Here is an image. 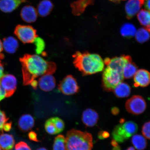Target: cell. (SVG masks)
Returning <instances> with one entry per match:
<instances>
[{"instance_id":"6da1fadb","label":"cell","mask_w":150,"mask_h":150,"mask_svg":"<svg viewBox=\"0 0 150 150\" xmlns=\"http://www.w3.org/2000/svg\"><path fill=\"white\" fill-rule=\"evenodd\" d=\"M20 60L24 86L30 85L33 81L43 75L53 74L56 69L55 63L47 61L37 55L25 54Z\"/></svg>"},{"instance_id":"7a4b0ae2","label":"cell","mask_w":150,"mask_h":150,"mask_svg":"<svg viewBox=\"0 0 150 150\" xmlns=\"http://www.w3.org/2000/svg\"><path fill=\"white\" fill-rule=\"evenodd\" d=\"M73 57L75 67L83 75L94 74L104 70V61L98 54L77 52Z\"/></svg>"},{"instance_id":"3957f363","label":"cell","mask_w":150,"mask_h":150,"mask_svg":"<svg viewBox=\"0 0 150 150\" xmlns=\"http://www.w3.org/2000/svg\"><path fill=\"white\" fill-rule=\"evenodd\" d=\"M92 135L87 132L72 129L65 138L66 150H92Z\"/></svg>"},{"instance_id":"277c9868","label":"cell","mask_w":150,"mask_h":150,"mask_svg":"<svg viewBox=\"0 0 150 150\" xmlns=\"http://www.w3.org/2000/svg\"><path fill=\"white\" fill-rule=\"evenodd\" d=\"M123 79L122 71L107 66L103 74V89L108 92L113 91Z\"/></svg>"},{"instance_id":"5b68a950","label":"cell","mask_w":150,"mask_h":150,"mask_svg":"<svg viewBox=\"0 0 150 150\" xmlns=\"http://www.w3.org/2000/svg\"><path fill=\"white\" fill-rule=\"evenodd\" d=\"M125 108L129 113L139 115L145 111L147 108L146 102L143 97L139 95L133 96L125 103Z\"/></svg>"},{"instance_id":"8992f818","label":"cell","mask_w":150,"mask_h":150,"mask_svg":"<svg viewBox=\"0 0 150 150\" xmlns=\"http://www.w3.org/2000/svg\"><path fill=\"white\" fill-rule=\"evenodd\" d=\"M14 33L24 44L33 42L38 37L36 30L30 25H18L15 28Z\"/></svg>"},{"instance_id":"52a82bcc","label":"cell","mask_w":150,"mask_h":150,"mask_svg":"<svg viewBox=\"0 0 150 150\" xmlns=\"http://www.w3.org/2000/svg\"><path fill=\"white\" fill-rule=\"evenodd\" d=\"M59 89L63 94L70 96L79 91V87L76 79L71 75L65 77L60 82Z\"/></svg>"},{"instance_id":"ba28073f","label":"cell","mask_w":150,"mask_h":150,"mask_svg":"<svg viewBox=\"0 0 150 150\" xmlns=\"http://www.w3.org/2000/svg\"><path fill=\"white\" fill-rule=\"evenodd\" d=\"M17 81L15 76L11 74L4 75L0 79V85L4 90L6 97H10L16 91Z\"/></svg>"},{"instance_id":"9c48e42d","label":"cell","mask_w":150,"mask_h":150,"mask_svg":"<svg viewBox=\"0 0 150 150\" xmlns=\"http://www.w3.org/2000/svg\"><path fill=\"white\" fill-rule=\"evenodd\" d=\"M99 115L95 110L87 108L82 113V120L84 125L87 127L95 126L98 122Z\"/></svg>"},{"instance_id":"30bf717a","label":"cell","mask_w":150,"mask_h":150,"mask_svg":"<svg viewBox=\"0 0 150 150\" xmlns=\"http://www.w3.org/2000/svg\"><path fill=\"white\" fill-rule=\"evenodd\" d=\"M135 87H145L150 84V73L145 69H140L137 71L134 76Z\"/></svg>"},{"instance_id":"8fae6325","label":"cell","mask_w":150,"mask_h":150,"mask_svg":"<svg viewBox=\"0 0 150 150\" xmlns=\"http://www.w3.org/2000/svg\"><path fill=\"white\" fill-rule=\"evenodd\" d=\"M38 84L40 89L45 92H50L55 88L56 81L52 74H45L40 77Z\"/></svg>"},{"instance_id":"7c38bea8","label":"cell","mask_w":150,"mask_h":150,"mask_svg":"<svg viewBox=\"0 0 150 150\" xmlns=\"http://www.w3.org/2000/svg\"><path fill=\"white\" fill-rule=\"evenodd\" d=\"M144 0H129L125 5L127 18H132L137 13L144 4Z\"/></svg>"},{"instance_id":"4fadbf2b","label":"cell","mask_w":150,"mask_h":150,"mask_svg":"<svg viewBox=\"0 0 150 150\" xmlns=\"http://www.w3.org/2000/svg\"><path fill=\"white\" fill-rule=\"evenodd\" d=\"M20 16L22 20L28 23H32L37 20L38 14L37 9L31 5H27L21 9Z\"/></svg>"},{"instance_id":"5bb4252c","label":"cell","mask_w":150,"mask_h":150,"mask_svg":"<svg viewBox=\"0 0 150 150\" xmlns=\"http://www.w3.org/2000/svg\"><path fill=\"white\" fill-rule=\"evenodd\" d=\"M95 0H77L71 5L72 13L75 16H79L83 13L88 6L92 5Z\"/></svg>"},{"instance_id":"9a60e30c","label":"cell","mask_w":150,"mask_h":150,"mask_svg":"<svg viewBox=\"0 0 150 150\" xmlns=\"http://www.w3.org/2000/svg\"><path fill=\"white\" fill-rule=\"evenodd\" d=\"M27 1V0H0V10L5 13L12 12L22 3Z\"/></svg>"},{"instance_id":"2e32d148","label":"cell","mask_w":150,"mask_h":150,"mask_svg":"<svg viewBox=\"0 0 150 150\" xmlns=\"http://www.w3.org/2000/svg\"><path fill=\"white\" fill-rule=\"evenodd\" d=\"M112 134L113 139L120 143L125 142L131 137L125 130L123 124L116 125L112 131Z\"/></svg>"},{"instance_id":"e0dca14e","label":"cell","mask_w":150,"mask_h":150,"mask_svg":"<svg viewBox=\"0 0 150 150\" xmlns=\"http://www.w3.org/2000/svg\"><path fill=\"white\" fill-rule=\"evenodd\" d=\"M35 123V120L33 116L29 114H24L19 119L18 126L22 131L27 132L33 129Z\"/></svg>"},{"instance_id":"ac0fdd59","label":"cell","mask_w":150,"mask_h":150,"mask_svg":"<svg viewBox=\"0 0 150 150\" xmlns=\"http://www.w3.org/2000/svg\"><path fill=\"white\" fill-rule=\"evenodd\" d=\"M53 7V4L50 0H42L39 3L36 9L39 16L45 17L51 13Z\"/></svg>"},{"instance_id":"d6986e66","label":"cell","mask_w":150,"mask_h":150,"mask_svg":"<svg viewBox=\"0 0 150 150\" xmlns=\"http://www.w3.org/2000/svg\"><path fill=\"white\" fill-rule=\"evenodd\" d=\"M112 91L117 98H126L130 95L131 88L128 84L122 81L116 86Z\"/></svg>"},{"instance_id":"ffe728a7","label":"cell","mask_w":150,"mask_h":150,"mask_svg":"<svg viewBox=\"0 0 150 150\" xmlns=\"http://www.w3.org/2000/svg\"><path fill=\"white\" fill-rule=\"evenodd\" d=\"M15 141L13 137L9 134L0 135V147L3 150H11L14 147Z\"/></svg>"},{"instance_id":"44dd1931","label":"cell","mask_w":150,"mask_h":150,"mask_svg":"<svg viewBox=\"0 0 150 150\" xmlns=\"http://www.w3.org/2000/svg\"><path fill=\"white\" fill-rule=\"evenodd\" d=\"M3 47L7 53H14L18 48V41L13 37L6 38L3 39Z\"/></svg>"},{"instance_id":"7402d4cb","label":"cell","mask_w":150,"mask_h":150,"mask_svg":"<svg viewBox=\"0 0 150 150\" xmlns=\"http://www.w3.org/2000/svg\"><path fill=\"white\" fill-rule=\"evenodd\" d=\"M131 142L135 149L138 150H144L147 146L146 138L140 134L134 135L131 139Z\"/></svg>"},{"instance_id":"603a6c76","label":"cell","mask_w":150,"mask_h":150,"mask_svg":"<svg viewBox=\"0 0 150 150\" xmlns=\"http://www.w3.org/2000/svg\"><path fill=\"white\" fill-rule=\"evenodd\" d=\"M136 31V27L133 24L130 23L123 24L120 30V32L122 36L128 38L134 36Z\"/></svg>"},{"instance_id":"cb8c5ba5","label":"cell","mask_w":150,"mask_h":150,"mask_svg":"<svg viewBox=\"0 0 150 150\" xmlns=\"http://www.w3.org/2000/svg\"><path fill=\"white\" fill-rule=\"evenodd\" d=\"M137 67L132 61H129L125 64L123 70L124 78L129 79L134 77L138 71Z\"/></svg>"},{"instance_id":"d4e9b609","label":"cell","mask_w":150,"mask_h":150,"mask_svg":"<svg viewBox=\"0 0 150 150\" xmlns=\"http://www.w3.org/2000/svg\"><path fill=\"white\" fill-rule=\"evenodd\" d=\"M135 36L137 42L142 44L147 42L149 40L150 34L146 28H142L137 30Z\"/></svg>"},{"instance_id":"484cf974","label":"cell","mask_w":150,"mask_h":150,"mask_svg":"<svg viewBox=\"0 0 150 150\" xmlns=\"http://www.w3.org/2000/svg\"><path fill=\"white\" fill-rule=\"evenodd\" d=\"M138 19L141 25L147 27L150 24V12L142 9L139 13L137 16Z\"/></svg>"},{"instance_id":"4316f807","label":"cell","mask_w":150,"mask_h":150,"mask_svg":"<svg viewBox=\"0 0 150 150\" xmlns=\"http://www.w3.org/2000/svg\"><path fill=\"white\" fill-rule=\"evenodd\" d=\"M53 150H66L65 137L62 134L55 137L53 146Z\"/></svg>"},{"instance_id":"83f0119b","label":"cell","mask_w":150,"mask_h":150,"mask_svg":"<svg viewBox=\"0 0 150 150\" xmlns=\"http://www.w3.org/2000/svg\"><path fill=\"white\" fill-rule=\"evenodd\" d=\"M124 127L127 134L131 137L135 134L138 130L137 124L132 121H128L123 123Z\"/></svg>"},{"instance_id":"f1b7e54d","label":"cell","mask_w":150,"mask_h":150,"mask_svg":"<svg viewBox=\"0 0 150 150\" xmlns=\"http://www.w3.org/2000/svg\"><path fill=\"white\" fill-rule=\"evenodd\" d=\"M45 128L47 132L49 134L55 135L59 134L52 118L46 121L45 124Z\"/></svg>"},{"instance_id":"f546056e","label":"cell","mask_w":150,"mask_h":150,"mask_svg":"<svg viewBox=\"0 0 150 150\" xmlns=\"http://www.w3.org/2000/svg\"><path fill=\"white\" fill-rule=\"evenodd\" d=\"M35 46V52L38 54H41L43 53L45 47V44L44 40L40 38H36L34 42Z\"/></svg>"},{"instance_id":"4dcf8cb0","label":"cell","mask_w":150,"mask_h":150,"mask_svg":"<svg viewBox=\"0 0 150 150\" xmlns=\"http://www.w3.org/2000/svg\"><path fill=\"white\" fill-rule=\"evenodd\" d=\"M59 134L63 131L65 128V124L63 120L58 117H52Z\"/></svg>"},{"instance_id":"1f68e13d","label":"cell","mask_w":150,"mask_h":150,"mask_svg":"<svg viewBox=\"0 0 150 150\" xmlns=\"http://www.w3.org/2000/svg\"><path fill=\"white\" fill-rule=\"evenodd\" d=\"M8 119L6 117L5 112L0 108V134L3 132V127L5 124L8 121Z\"/></svg>"},{"instance_id":"d6a6232c","label":"cell","mask_w":150,"mask_h":150,"mask_svg":"<svg viewBox=\"0 0 150 150\" xmlns=\"http://www.w3.org/2000/svg\"><path fill=\"white\" fill-rule=\"evenodd\" d=\"M142 132L145 138L150 140V121L146 122L143 125Z\"/></svg>"},{"instance_id":"836d02e7","label":"cell","mask_w":150,"mask_h":150,"mask_svg":"<svg viewBox=\"0 0 150 150\" xmlns=\"http://www.w3.org/2000/svg\"><path fill=\"white\" fill-rule=\"evenodd\" d=\"M14 150H32L29 145L23 142H20L15 146Z\"/></svg>"},{"instance_id":"e575fe53","label":"cell","mask_w":150,"mask_h":150,"mask_svg":"<svg viewBox=\"0 0 150 150\" xmlns=\"http://www.w3.org/2000/svg\"><path fill=\"white\" fill-rule=\"evenodd\" d=\"M110 133L106 131H100L98 133V137L99 139L104 140L109 137Z\"/></svg>"},{"instance_id":"d590c367","label":"cell","mask_w":150,"mask_h":150,"mask_svg":"<svg viewBox=\"0 0 150 150\" xmlns=\"http://www.w3.org/2000/svg\"><path fill=\"white\" fill-rule=\"evenodd\" d=\"M28 136L30 140L36 142H40L37 138V134L34 131H31L29 132Z\"/></svg>"},{"instance_id":"8d00e7d4","label":"cell","mask_w":150,"mask_h":150,"mask_svg":"<svg viewBox=\"0 0 150 150\" xmlns=\"http://www.w3.org/2000/svg\"><path fill=\"white\" fill-rule=\"evenodd\" d=\"M12 124L11 122H7L5 124L3 127V131L8 132L11 130L12 128Z\"/></svg>"},{"instance_id":"74e56055","label":"cell","mask_w":150,"mask_h":150,"mask_svg":"<svg viewBox=\"0 0 150 150\" xmlns=\"http://www.w3.org/2000/svg\"><path fill=\"white\" fill-rule=\"evenodd\" d=\"M6 97V95L5 91L0 85V101L2 100Z\"/></svg>"},{"instance_id":"f35d334b","label":"cell","mask_w":150,"mask_h":150,"mask_svg":"<svg viewBox=\"0 0 150 150\" xmlns=\"http://www.w3.org/2000/svg\"><path fill=\"white\" fill-rule=\"evenodd\" d=\"M111 113L114 115H118L120 113V109L117 107H113L111 108Z\"/></svg>"},{"instance_id":"ab89813d","label":"cell","mask_w":150,"mask_h":150,"mask_svg":"<svg viewBox=\"0 0 150 150\" xmlns=\"http://www.w3.org/2000/svg\"><path fill=\"white\" fill-rule=\"evenodd\" d=\"M4 76V69L3 64L0 60V79Z\"/></svg>"},{"instance_id":"60d3db41","label":"cell","mask_w":150,"mask_h":150,"mask_svg":"<svg viewBox=\"0 0 150 150\" xmlns=\"http://www.w3.org/2000/svg\"><path fill=\"white\" fill-rule=\"evenodd\" d=\"M144 3L145 8L150 11V0H144Z\"/></svg>"},{"instance_id":"b9f144b4","label":"cell","mask_w":150,"mask_h":150,"mask_svg":"<svg viewBox=\"0 0 150 150\" xmlns=\"http://www.w3.org/2000/svg\"><path fill=\"white\" fill-rule=\"evenodd\" d=\"M3 44L2 42L0 40V59H3L4 57V55L3 54H1L3 50Z\"/></svg>"},{"instance_id":"7bdbcfd3","label":"cell","mask_w":150,"mask_h":150,"mask_svg":"<svg viewBox=\"0 0 150 150\" xmlns=\"http://www.w3.org/2000/svg\"><path fill=\"white\" fill-rule=\"evenodd\" d=\"M30 85L33 87V89H36L38 85V82L36 80L33 81L32 82Z\"/></svg>"},{"instance_id":"ee69618b","label":"cell","mask_w":150,"mask_h":150,"mask_svg":"<svg viewBox=\"0 0 150 150\" xmlns=\"http://www.w3.org/2000/svg\"><path fill=\"white\" fill-rule=\"evenodd\" d=\"M110 144L113 147L119 145H118V142L114 139H112L111 142H110Z\"/></svg>"},{"instance_id":"f6af8a7d","label":"cell","mask_w":150,"mask_h":150,"mask_svg":"<svg viewBox=\"0 0 150 150\" xmlns=\"http://www.w3.org/2000/svg\"><path fill=\"white\" fill-rule=\"evenodd\" d=\"M112 150H121V149L120 146L118 145L115 147H114Z\"/></svg>"},{"instance_id":"bcb514c9","label":"cell","mask_w":150,"mask_h":150,"mask_svg":"<svg viewBox=\"0 0 150 150\" xmlns=\"http://www.w3.org/2000/svg\"><path fill=\"white\" fill-rule=\"evenodd\" d=\"M109 1L112 2L118 3L122 1H125V0H109Z\"/></svg>"},{"instance_id":"7dc6e473","label":"cell","mask_w":150,"mask_h":150,"mask_svg":"<svg viewBox=\"0 0 150 150\" xmlns=\"http://www.w3.org/2000/svg\"><path fill=\"white\" fill-rule=\"evenodd\" d=\"M125 122V119H123V118H122V119H120V124H123Z\"/></svg>"},{"instance_id":"c3c4849f","label":"cell","mask_w":150,"mask_h":150,"mask_svg":"<svg viewBox=\"0 0 150 150\" xmlns=\"http://www.w3.org/2000/svg\"><path fill=\"white\" fill-rule=\"evenodd\" d=\"M126 150H136L135 149H134V147H132V146H131V147H129Z\"/></svg>"},{"instance_id":"681fc988","label":"cell","mask_w":150,"mask_h":150,"mask_svg":"<svg viewBox=\"0 0 150 150\" xmlns=\"http://www.w3.org/2000/svg\"><path fill=\"white\" fill-rule=\"evenodd\" d=\"M35 150H48L46 149V148L44 147H41L38 148V149H37Z\"/></svg>"},{"instance_id":"f907efd6","label":"cell","mask_w":150,"mask_h":150,"mask_svg":"<svg viewBox=\"0 0 150 150\" xmlns=\"http://www.w3.org/2000/svg\"><path fill=\"white\" fill-rule=\"evenodd\" d=\"M146 29H147V30L149 31V33H150V24L149 25L146 27Z\"/></svg>"},{"instance_id":"816d5d0a","label":"cell","mask_w":150,"mask_h":150,"mask_svg":"<svg viewBox=\"0 0 150 150\" xmlns=\"http://www.w3.org/2000/svg\"><path fill=\"white\" fill-rule=\"evenodd\" d=\"M0 150H1V147H0Z\"/></svg>"}]
</instances>
